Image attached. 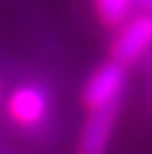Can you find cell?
Instances as JSON below:
<instances>
[{
    "label": "cell",
    "mask_w": 152,
    "mask_h": 154,
    "mask_svg": "<svg viewBox=\"0 0 152 154\" xmlns=\"http://www.w3.org/2000/svg\"><path fill=\"white\" fill-rule=\"evenodd\" d=\"M120 119V109H105V112H87L80 134H78V154H107L115 127Z\"/></svg>",
    "instance_id": "obj_4"
},
{
    "label": "cell",
    "mask_w": 152,
    "mask_h": 154,
    "mask_svg": "<svg viewBox=\"0 0 152 154\" xmlns=\"http://www.w3.org/2000/svg\"><path fill=\"white\" fill-rule=\"evenodd\" d=\"M0 100H3V80H0Z\"/></svg>",
    "instance_id": "obj_7"
},
{
    "label": "cell",
    "mask_w": 152,
    "mask_h": 154,
    "mask_svg": "<svg viewBox=\"0 0 152 154\" xmlns=\"http://www.w3.org/2000/svg\"><path fill=\"white\" fill-rule=\"evenodd\" d=\"M152 50V13L130 15L110 42V60L130 67Z\"/></svg>",
    "instance_id": "obj_2"
},
{
    "label": "cell",
    "mask_w": 152,
    "mask_h": 154,
    "mask_svg": "<svg viewBox=\"0 0 152 154\" xmlns=\"http://www.w3.org/2000/svg\"><path fill=\"white\" fill-rule=\"evenodd\" d=\"M127 90V67L115 60L97 65L82 85V107L87 112L122 109Z\"/></svg>",
    "instance_id": "obj_1"
},
{
    "label": "cell",
    "mask_w": 152,
    "mask_h": 154,
    "mask_svg": "<svg viewBox=\"0 0 152 154\" xmlns=\"http://www.w3.org/2000/svg\"><path fill=\"white\" fill-rule=\"evenodd\" d=\"M100 23L107 27H120L130 17L135 0H92Z\"/></svg>",
    "instance_id": "obj_5"
},
{
    "label": "cell",
    "mask_w": 152,
    "mask_h": 154,
    "mask_svg": "<svg viewBox=\"0 0 152 154\" xmlns=\"http://www.w3.org/2000/svg\"><path fill=\"white\" fill-rule=\"evenodd\" d=\"M145 5L150 8V10H147V13H152V0H145Z\"/></svg>",
    "instance_id": "obj_6"
},
{
    "label": "cell",
    "mask_w": 152,
    "mask_h": 154,
    "mask_svg": "<svg viewBox=\"0 0 152 154\" xmlns=\"http://www.w3.org/2000/svg\"><path fill=\"white\" fill-rule=\"evenodd\" d=\"M8 117L13 124L20 129H37L50 114V94H47L40 85L23 82L10 90L5 102Z\"/></svg>",
    "instance_id": "obj_3"
}]
</instances>
